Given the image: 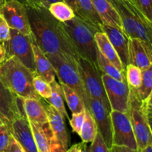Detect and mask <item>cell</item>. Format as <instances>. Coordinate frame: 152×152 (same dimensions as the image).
<instances>
[{"label":"cell","mask_w":152,"mask_h":152,"mask_svg":"<svg viewBox=\"0 0 152 152\" xmlns=\"http://www.w3.org/2000/svg\"><path fill=\"white\" fill-rule=\"evenodd\" d=\"M6 1H7V0H0V7H1V5H2V4H4Z\"/></svg>","instance_id":"46"},{"label":"cell","mask_w":152,"mask_h":152,"mask_svg":"<svg viewBox=\"0 0 152 152\" xmlns=\"http://www.w3.org/2000/svg\"><path fill=\"white\" fill-rule=\"evenodd\" d=\"M25 6H44L48 7L51 3L63 0H16Z\"/></svg>","instance_id":"37"},{"label":"cell","mask_w":152,"mask_h":152,"mask_svg":"<svg viewBox=\"0 0 152 152\" xmlns=\"http://www.w3.org/2000/svg\"><path fill=\"white\" fill-rule=\"evenodd\" d=\"M147 103V105H148V106L151 107L152 108V92L151 93V94L149 95V96H148V98L147 99V100L145 101Z\"/></svg>","instance_id":"45"},{"label":"cell","mask_w":152,"mask_h":152,"mask_svg":"<svg viewBox=\"0 0 152 152\" xmlns=\"http://www.w3.org/2000/svg\"><path fill=\"white\" fill-rule=\"evenodd\" d=\"M110 152H134L133 150L131 149L126 145H112Z\"/></svg>","instance_id":"40"},{"label":"cell","mask_w":152,"mask_h":152,"mask_svg":"<svg viewBox=\"0 0 152 152\" xmlns=\"http://www.w3.org/2000/svg\"><path fill=\"white\" fill-rule=\"evenodd\" d=\"M7 59L6 57V50L3 42H0V65L4 63V61Z\"/></svg>","instance_id":"41"},{"label":"cell","mask_w":152,"mask_h":152,"mask_svg":"<svg viewBox=\"0 0 152 152\" xmlns=\"http://www.w3.org/2000/svg\"><path fill=\"white\" fill-rule=\"evenodd\" d=\"M5 152H25V150L20 143L13 137V135L10 134L8 145Z\"/></svg>","instance_id":"38"},{"label":"cell","mask_w":152,"mask_h":152,"mask_svg":"<svg viewBox=\"0 0 152 152\" xmlns=\"http://www.w3.org/2000/svg\"><path fill=\"white\" fill-rule=\"evenodd\" d=\"M141 152H152V142L146 145Z\"/></svg>","instance_id":"44"},{"label":"cell","mask_w":152,"mask_h":152,"mask_svg":"<svg viewBox=\"0 0 152 152\" xmlns=\"http://www.w3.org/2000/svg\"><path fill=\"white\" fill-rule=\"evenodd\" d=\"M10 28L2 16L0 14V42H4L10 37Z\"/></svg>","instance_id":"36"},{"label":"cell","mask_w":152,"mask_h":152,"mask_svg":"<svg viewBox=\"0 0 152 152\" xmlns=\"http://www.w3.org/2000/svg\"><path fill=\"white\" fill-rule=\"evenodd\" d=\"M129 63L144 70L152 64V48L143 40L129 38Z\"/></svg>","instance_id":"16"},{"label":"cell","mask_w":152,"mask_h":152,"mask_svg":"<svg viewBox=\"0 0 152 152\" xmlns=\"http://www.w3.org/2000/svg\"><path fill=\"white\" fill-rule=\"evenodd\" d=\"M110 152L102 134L97 131L96 137L91 142V145L87 148V152Z\"/></svg>","instance_id":"32"},{"label":"cell","mask_w":152,"mask_h":152,"mask_svg":"<svg viewBox=\"0 0 152 152\" xmlns=\"http://www.w3.org/2000/svg\"><path fill=\"white\" fill-rule=\"evenodd\" d=\"M102 23L123 30L118 12L109 0H91Z\"/></svg>","instance_id":"18"},{"label":"cell","mask_w":152,"mask_h":152,"mask_svg":"<svg viewBox=\"0 0 152 152\" xmlns=\"http://www.w3.org/2000/svg\"><path fill=\"white\" fill-rule=\"evenodd\" d=\"M134 91L141 100H147L152 92V64L148 68L142 70V83L140 86Z\"/></svg>","instance_id":"28"},{"label":"cell","mask_w":152,"mask_h":152,"mask_svg":"<svg viewBox=\"0 0 152 152\" xmlns=\"http://www.w3.org/2000/svg\"><path fill=\"white\" fill-rule=\"evenodd\" d=\"M53 65L59 83L75 91L84 102L86 109L90 111V96L86 91L78 68V59L63 53H46Z\"/></svg>","instance_id":"5"},{"label":"cell","mask_w":152,"mask_h":152,"mask_svg":"<svg viewBox=\"0 0 152 152\" xmlns=\"http://www.w3.org/2000/svg\"><path fill=\"white\" fill-rule=\"evenodd\" d=\"M112 123V145H126L134 152L137 151L136 138L128 113L111 111Z\"/></svg>","instance_id":"9"},{"label":"cell","mask_w":152,"mask_h":152,"mask_svg":"<svg viewBox=\"0 0 152 152\" xmlns=\"http://www.w3.org/2000/svg\"><path fill=\"white\" fill-rule=\"evenodd\" d=\"M100 31L106 34L108 39L118 53L119 57L123 63V68L126 70V66L129 64V37L126 35L123 30L103 24L101 25Z\"/></svg>","instance_id":"15"},{"label":"cell","mask_w":152,"mask_h":152,"mask_svg":"<svg viewBox=\"0 0 152 152\" xmlns=\"http://www.w3.org/2000/svg\"><path fill=\"white\" fill-rule=\"evenodd\" d=\"M121 19L124 32L129 38H138L152 48V22L132 0H109Z\"/></svg>","instance_id":"3"},{"label":"cell","mask_w":152,"mask_h":152,"mask_svg":"<svg viewBox=\"0 0 152 152\" xmlns=\"http://www.w3.org/2000/svg\"><path fill=\"white\" fill-rule=\"evenodd\" d=\"M85 114H86V110L82 112L74 113V114H72V117L69 120L70 125L72 128L73 132L79 135L80 134L82 127L84 123Z\"/></svg>","instance_id":"33"},{"label":"cell","mask_w":152,"mask_h":152,"mask_svg":"<svg viewBox=\"0 0 152 152\" xmlns=\"http://www.w3.org/2000/svg\"><path fill=\"white\" fill-rule=\"evenodd\" d=\"M32 34L45 53H63L78 59L62 23L44 6H25Z\"/></svg>","instance_id":"1"},{"label":"cell","mask_w":152,"mask_h":152,"mask_svg":"<svg viewBox=\"0 0 152 152\" xmlns=\"http://www.w3.org/2000/svg\"><path fill=\"white\" fill-rule=\"evenodd\" d=\"M3 125V123H2V121H1V119H0V127H1V126H2Z\"/></svg>","instance_id":"47"},{"label":"cell","mask_w":152,"mask_h":152,"mask_svg":"<svg viewBox=\"0 0 152 152\" xmlns=\"http://www.w3.org/2000/svg\"><path fill=\"white\" fill-rule=\"evenodd\" d=\"M23 107L25 115L29 121L40 125L48 122L47 113L41 99L23 98Z\"/></svg>","instance_id":"21"},{"label":"cell","mask_w":152,"mask_h":152,"mask_svg":"<svg viewBox=\"0 0 152 152\" xmlns=\"http://www.w3.org/2000/svg\"><path fill=\"white\" fill-rule=\"evenodd\" d=\"M9 129L10 134L20 143L25 152H38L31 125L26 116L15 119Z\"/></svg>","instance_id":"14"},{"label":"cell","mask_w":152,"mask_h":152,"mask_svg":"<svg viewBox=\"0 0 152 152\" xmlns=\"http://www.w3.org/2000/svg\"><path fill=\"white\" fill-rule=\"evenodd\" d=\"M32 48L34 55L36 74L42 76L48 83H50L55 80L56 77V72L53 65L50 63L46 53L36 42L35 39L32 42Z\"/></svg>","instance_id":"19"},{"label":"cell","mask_w":152,"mask_h":152,"mask_svg":"<svg viewBox=\"0 0 152 152\" xmlns=\"http://www.w3.org/2000/svg\"><path fill=\"white\" fill-rule=\"evenodd\" d=\"M0 14L10 28L25 35L32 34L25 6L16 0H7L0 7Z\"/></svg>","instance_id":"11"},{"label":"cell","mask_w":152,"mask_h":152,"mask_svg":"<svg viewBox=\"0 0 152 152\" xmlns=\"http://www.w3.org/2000/svg\"><path fill=\"white\" fill-rule=\"evenodd\" d=\"M88 147L86 146V142H81L73 145L70 148H68V152H87Z\"/></svg>","instance_id":"39"},{"label":"cell","mask_w":152,"mask_h":152,"mask_svg":"<svg viewBox=\"0 0 152 152\" xmlns=\"http://www.w3.org/2000/svg\"><path fill=\"white\" fill-rule=\"evenodd\" d=\"M10 37L9 40L3 42L6 50V57H16L36 74L34 55L32 42L34 40L33 34L25 35L16 30L10 28Z\"/></svg>","instance_id":"8"},{"label":"cell","mask_w":152,"mask_h":152,"mask_svg":"<svg viewBox=\"0 0 152 152\" xmlns=\"http://www.w3.org/2000/svg\"><path fill=\"white\" fill-rule=\"evenodd\" d=\"M130 88L129 114L137 145V152H141L152 142V134L147 117V104L138 97L134 89Z\"/></svg>","instance_id":"6"},{"label":"cell","mask_w":152,"mask_h":152,"mask_svg":"<svg viewBox=\"0 0 152 152\" xmlns=\"http://www.w3.org/2000/svg\"><path fill=\"white\" fill-rule=\"evenodd\" d=\"M90 111L96 122L98 131L102 134L110 151L112 146V123L111 112L107 110L100 100L94 98L90 99Z\"/></svg>","instance_id":"13"},{"label":"cell","mask_w":152,"mask_h":152,"mask_svg":"<svg viewBox=\"0 0 152 152\" xmlns=\"http://www.w3.org/2000/svg\"><path fill=\"white\" fill-rule=\"evenodd\" d=\"M52 92L50 97L46 99V100L48 101L50 105H53L61 114L64 118L70 120L68 114L65 109V104H64V93L62 91V87L59 84H58L56 80H53L50 83Z\"/></svg>","instance_id":"23"},{"label":"cell","mask_w":152,"mask_h":152,"mask_svg":"<svg viewBox=\"0 0 152 152\" xmlns=\"http://www.w3.org/2000/svg\"><path fill=\"white\" fill-rule=\"evenodd\" d=\"M77 11L76 16L90 24L98 31H100L102 21L96 13L91 0H77Z\"/></svg>","instance_id":"22"},{"label":"cell","mask_w":152,"mask_h":152,"mask_svg":"<svg viewBox=\"0 0 152 152\" xmlns=\"http://www.w3.org/2000/svg\"><path fill=\"white\" fill-rule=\"evenodd\" d=\"M95 40H96L97 48L104 56L107 58L119 71L121 72L126 73V70L123 68V63L121 59L119 57L118 53L116 51L115 48L110 40L108 39V37L105 33L102 31H97L95 34Z\"/></svg>","instance_id":"20"},{"label":"cell","mask_w":152,"mask_h":152,"mask_svg":"<svg viewBox=\"0 0 152 152\" xmlns=\"http://www.w3.org/2000/svg\"><path fill=\"white\" fill-rule=\"evenodd\" d=\"M78 68L85 87L90 97L100 100L107 110L111 112V105L102 82V72L99 69L98 65L79 56Z\"/></svg>","instance_id":"7"},{"label":"cell","mask_w":152,"mask_h":152,"mask_svg":"<svg viewBox=\"0 0 152 152\" xmlns=\"http://www.w3.org/2000/svg\"><path fill=\"white\" fill-rule=\"evenodd\" d=\"M62 23L78 56L97 65L98 48L94 37L97 30L77 16Z\"/></svg>","instance_id":"4"},{"label":"cell","mask_w":152,"mask_h":152,"mask_svg":"<svg viewBox=\"0 0 152 152\" xmlns=\"http://www.w3.org/2000/svg\"><path fill=\"white\" fill-rule=\"evenodd\" d=\"M147 117H148V125H149L150 129H151L152 134V108L148 106V105H147Z\"/></svg>","instance_id":"42"},{"label":"cell","mask_w":152,"mask_h":152,"mask_svg":"<svg viewBox=\"0 0 152 152\" xmlns=\"http://www.w3.org/2000/svg\"><path fill=\"white\" fill-rule=\"evenodd\" d=\"M65 2H66L67 4H69L71 7L73 8V10L75 12V14L77 11V0H63Z\"/></svg>","instance_id":"43"},{"label":"cell","mask_w":152,"mask_h":152,"mask_svg":"<svg viewBox=\"0 0 152 152\" xmlns=\"http://www.w3.org/2000/svg\"><path fill=\"white\" fill-rule=\"evenodd\" d=\"M96 62H97L98 66L102 74H106V75L117 80H120V81L126 82V73L119 71L105 56L102 55V53L99 50L97 51Z\"/></svg>","instance_id":"26"},{"label":"cell","mask_w":152,"mask_h":152,"mask_svg":"<svg viewBox=\"0 0 152 152\" xmlns=\"http://www.w3.org/2000/svg\"><path fill=\"white\" fill-rule=\"evenodd\" d=\"M59 85L63 91L64 98L72 114L85 111L86 106L84 105V102L82 100L80 96L77 94V92L64 83H59Z\"/></svg>","instance_id":"25"},{"label":"cell","mask_w":152,"mask_h":152,"mask_svg":"<svg viewBox=\"0 0 152 152\" xmlns=\"http://www.w3.org/2000/svg\"><path fill=\"white\" fill-rule=\"evenodd\" d=\"M97 131V126L93 115L90 111L86 109L84 123L80 134L82 140L86 143L91 142L96 137Z\"/></svg>","instance_id":"27"},{"label":"cell","mask_w":152,"mask_h":152,"mask_svg":"<svg viewBox=\"0 0 152 152\" xmlns=\"http://www.w3.org/2000/svg\"><path fill=\"white\" fill-rule=\"evenodd\" d=\"M102 82L111 111L128 113L130 88L127 82H123L102 74Z\"/></svg>","instance_id":"10"},{"label":"cell","mask_w":152,"mask_h":152,"mask_svg":"<svg viewBox=\"0 0 152 152\" xmlns=\"http://www.w3.org/2000/svg\"><path fill=\"white\" fill-rule=\"evenodd\" d=\"M38 152H50L47 136L42 125L29 121Z\"/></svg>","instance_id":"29"},{"label":"cell","mask_w":152,"mask_h":152,"mask_svg":"<svg viewBox=\"0 0 152 152\" xmlns=\"http://www.w3.org/2000/svg\"><path fill=\"white\" fill-rule=\"evenodd\" d=\"M9 128L4 124L0 127V152H5L10 137Z\"/></svg>","instance_id":"35"},{"label":"cell","mask_w":152,"mask_h":152,"mask_svg":"<svg viewBox=\"0 0 152 152\" xmlns=\"http://www.w3.org/2000/svg\"><path fill=\"white\" fill-rule=\"evenodd\" d=\"M25 115L23 98L9 90L0 80V119L10 129L12 122Z\"/></svg>","instance_id":"12"},{"label":"cell","mask_w":152,"mask_h":152,"mask_svg":"<svg viewBox=\"0 0 152 152\" xmlns=\"http://www.w3.org/2000/svg\"><path fill=\"white\" fill-rule=\"evenodd\" d=\"M140 10L152 22V0H132Z\"/></svg>","instance_id":"34"},{"label":"cell","mask_w":152,"mask_h":152,"mask_svg":"<svg viewBox=\"0 0 152 152\" xmlns=\"http://www.w3.org/2000/svg\"><path fill=\"white\" fill-rule=\"evenodd\" d=\"M34 75L35 73L16 57L7 58L0 65V80L9 90L22 98L40 99L34 87Z\"/></svg>","instance_id":"2"},{"label":"cell","mask_w":152,"mask_h":152,"mask_svg":"<svg viewBox=\"0 0 152 152\" xmlns=\"http://www.w3.org/2000/svg\"><path fill=\"white\" fill-rule=\"evenodd\" d=\"M50 13L61 22H65L76 16L75 12L72 7L64 1H55L49 5Z\"/></svg>","instance_id":"24"},{"label":"cell","mask_w":152,"mask_h":152,"mask_svg":"<svg viewBox=\"0 0 152 152\" xmlns=\"http://www.w3.org/2000/svg\"><path fill=\"white\" fill-rule=\"evenodd\" d=\"M33 83H34V87L36 92L38 94L39 96H40V97L45 99L50 97L52 92L51 86H50V83H48L45 77L35 74Z\"/></svg>","instance_id":"31"},{"label":"cell","mask_w":152,"mask_h":152,"mask_svg":"<svg viewBox=\"0 0 152 152\" xmlns=\"http://www.w3.org/2000/svg\"><path fill=\"white\" fill-rule=\"evenodd\" d=\"M142 78V70L129 63L126 68V79L129 88L137 89L140 86Z\"/></svg>","instance_id":"30"},{"label":"cell","mask_w":152,"mask_h":152,"mask_svg":"<svg viewBox=\"0 0 152 152\" xmlns=\"http://www.w3.org/2000/svg\"><path fill=\"white\" fill-rule=\"evenodd\" d=\"M45 108L48 116V120L50 127L53 132V134L61 142L65 150H68L69 138L67 133L66 128L65 126V120L62 114L54 108L52 105L45 104L42 102Z\"/></svg>","instance_id":"17"}]
</instances>
